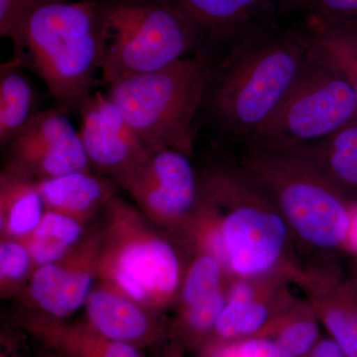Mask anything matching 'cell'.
I'll list each match as a JSON object with an SVG mask.
<instances>
[{
	"mask_svg": "<svg viewBox=\"0 0 357 357\" xmlns=\"http://www.w3.org/2000/svg\"><path fill=\"white\" fill-rule=\"evenodd\" d=\"M309 52L297 31L251 32L218 62L206 91L211 119L225 135L250 139L299 79Z\"/></svg>",
	"mask_w": 357,
	"mask_h": 357,
	"instance_id": "obj_1",
	"label": "cell"
},
{
	"mask_svg": "<svg viewBox=\"0 0 357 357\" xmlns=\"http://www.w3.org/2000/svg\"><path fill=\"white\" fill-rule=\"evenodd\" d=\"M109 41L102 0H51L27 28L29 64L67 112H79L102 70Z\"/></svg>",
	"mask_w": 357,
	"mask_h": 357,
	"instance_id": "obj_2",
	"label": "cell"
},
{
	"mask_svg": "<svg viewBox=\"0 0 357 357\" xmlns=\"http://www.w3.org/2000/svg\"><path fill=\"white\" fill-rule=\"evenodd\" d=\"M218 63L215 54L199 51L164 69L121 77L107 84V96L150 151L189 154L195 119Z\"/></svg>",
	"mask_w": 357,
	"mask_h": 357,
	"instance_id": "obj_3",
	"label": "cell"
},
{
	"mask_svg": "<svg viewBox=\"0 0 357 357\" xmlns=\"http://www.w3.org/2000/svg\"><path fill=\"white\" fill-rule=\"evenodd\" d=\"M98 277L102 285L146 309L165 305L178 285L175 251L142 211L114 195L105 206Z\"/></svg>",
	"mask_w": 357,
	"mask_h": 357,
	"instance_id": "obj_4",
	"label": "cell"
},
{
	"mask_svg": "<svg viewBox=\"0 0 357 357\" xmlns=\"http://www.w3.org/2000/svg\"><path fill=\"white\" fill-rule=\"evenodd\" d=\"M109 30L102 82L164 69L204 51L196 28L169 0H102Z\"/></svg>",
	"mask_w": 357,
	"mask_h": 357,
	"instance_id": "obj_5",
	"label": "cell"
},
{
	"mask_svg": "<svg viewBox=\"0 0 357 357\" xmlns=\"http://www.w3.org/2000/svg\"><path fill=\"white\" fill-rule=\"evenodd\" d=\"M356 119L357 100L351 86L309 52L299 79L278 109L251 136V145L270 149L304 146Z\"/></svg>",
	"mask_w": 357,
	"mask_h": 357,
	"instance_id": "obj_6",
	"label": "cell"
},
{
	"mask_svg": "<svg viewBox=\"0 0 357 357\" xmlns=\"http://www.w3.org/2000/svg\"><path fill=\"white\" fill-rule=\"evenodd\" d=\"M65 109L39 110L4 146L3 172L33 182L77 172H91L79 131Z\"/></svg>",
	"mask_w": 357,
	"mask_h": 357,
	"instance_id": "obj_7",
	"label": "cell"
},
{
	"mask_svg": "<svg viewBox=\"0 0 357 357\" xmlns=\"http://www.w3.org/2000/svg\"><path fill=\"white\" fill-rule=\"evenodd\" d=\"M188 154L164 148L150 152L117 181L152 222H171L192 210L199 197L196 173Z\"/></svg>",
	"mask_w": 357,
	"mask_h": 357,
	"instance_id": "obj_8",
	"label": "cell"
},
{
	"mask_svg": "<svg viewBox=\"0 0 357 357\" xmlns=\"http://www.w3.org/2000/svg\"><path fill=\"white\" fill-rule=\"evenodd\" d=\"M79 114V136L91 167L112 176L115 182L151 152L107 95L91 93Z\"/></svg>",
	"mask_w": 357,
	"mask_h": 357,
	"instance_id": "obj_9",
	"label": "cell"
},
{
	"mask_svg": "<svg viewBox=\"0 0 357 357\" xmlns=\"http://www.w3.org/2000/svg\"><path fill=\"white\" fill-rule=\"evenodd\" d=\"M100 234H93L57 261L36 268L29 296L45 317L63 319L86 305L98 277Z\"/></svg>",
	"mask_w": 357,
	"mask_h": 357,
	"instance_id": "obj_10",
	"label": "cell"
},
{
	"mask_svg": "<svg viewBox=\"0 0 357 357\" xmlns=\"http://www.w3.org/2000/svg\"><path fill=\"white\" fill-rule=\"evenodd\" d=\"M222 232L232 269L249 275L269 269L276 262L286 227L278 215L244 206L225 218Z\"/></svg>",
	"mask_w": 357,
	"mask_h": 357,
	"instance_id": "obj_11",
	"label": "cell"
},
{
	"mask_svg": "<svg viewBox=\"0 0 357 357\" xmlns=\"http://www.w3.org/2000/svg\"><path fill=\"white\" fill-rule=\"evenodd\" d=\"M86 323L110 340L141 347L156 340V325L146 307L100 284L89 294Z\"/></svg>",
	"mask_w": 357,
	"mask_h": 357,
	"instance_id": "obj_12",
	"label": "cell"
},
{
	"mask_svg": "<svg viewBox=\"0 0 357 357\" xmlns=\"http://www.w3.org/2000/svg\"><path fill=\"white\" fill-rule=\"evenodd\" d=\"M21 325L62 357H143L139 347L105 337L86 321L67 324L30 314L22 319Z\"/></svg>",
	"mask_w": 357,
	"mask_h": 357,
	"instance_id": "obj_13",
	"label": "cell"
},
{
	"mask_svg": "<svg viewBox=\"0 0 357 357\" xmlns=\"http://www.w3.org/2000/svg\"><path fill=\"white\" fill-rule=\"evenodd\" d=\"M114 178L98 177L91 172H77L37 183L46 210L88 222L114 195Z\"/></svg>",
	"mask_w": 357,
	"mask_h": 357,
	"instance_id": "obj_14",
	"label": "cell"
},
{
	"mask_svg": "<svg viewBox=\"0 0 357 357\" xmlns=\"http://www.w3.org/2000/svg\"><path fill=\"white\" fill-rule=\"evenodd\" d=\"M196 28L206 45L227 43L243 31L249 21L267 6L268 0H169Z\"/></svg>",
	"mask_w": 357,
	"mask_h": 357,
	"instance_id": "obj_15",
	"label": "cell"
},
{
	"mask_svg": "<svg viewBox=\"0 0 357 357\" xmlns=\"http://www.w3.org/2000/svg\"><path fill=\"white\" fill-rule=\"evenodd\" d=\"M307 51L342 75L357 100V35L342 23L307 18L297 31Z\"/></svg>",
	"mask_w": 357,
	"mask_h": 357,
	"instance_id": "obj_16",
	"label": "cell"
},
{
	"mask_svg": "<svg viewBox=\"0 0 357 357\" xmlns=\"http://www.w3.org/2000/svg\"><path fill=\"white\" fill-rule=\"evenodd\" d=\"M46 208L38 185L2 172L0 176V229L2 238L23 241L36 229Z\"/></svg>",
	"mask_w": 357,
	"mask_h": 357,
	"instance_id": "obj_17",
	"label": "cell"
},
{
	"mask_svg": "<svg viewBox=\"0 0 357 357\" xmlns=\"http://www.w3.org/2000/svg\"><path fill=\"white\" fill-rule=\"evenodd\" d=\"M23 67L6 62L0 68V144L6 146L39 112L36 96Z\"/></svg>",
	"mask_w": 357,
	"mask_h": 357,
	"instance_id": "obj_18",
	"label": "cell"
},
{
	"mask_svg": "<svg viewBox=\"0 0 357 357\" xmlns=\"http://www.w3.org/2000/svg\"><path fill=\"white\" fill-rule=\"evenodd\" d=\"M287 150L319 160L338 185L357 195V119L324 139Z\"/></svg>",
	"mask_w": 357,
	"mask_h": 357,
	"instance_id": "obj_19",
	"label": "cell"
},
{
	"mask_svg": "<svg viewBox=\"0 0 357 357\" xmlns=\"http://www.w3.org/2000/svg\"><path fill=\"white\" fill-rule=\"evenodd\" d=\"M83 234L84 223L46 210L36 229L20 241L29 251L35 270L67 255L81 243Z\"/></svg>",
	"mask_w": 357,
	"mask_h": 357,
	"instance_id": "obj_20",
	"label": "cell"
},
{
	"mask_svg": "<svg viewBox=\"0 0 357 357\" xmlns=\"http://www.w3.org/2000/svg\"><path fill=\"white\" fill-rule=\"evenodd\" d=\"M51 0H0V36L13 43V57L8 64L28 67L26 53L27 28L33 13L45 2Z\"/></svg>",
	"mask_w": 357,
	"mask_h": 357,
	"instance_id": "obj_21",
	"label": "cell"
},
{
	"mask_svg": "<svg viewBox=\"0 0 357 357\" xmlns=\"http://www.w3.org/2000/svg\"><path fill=\"white\" fill-rule=\"evenodd\" d=\"M220 261L213 255L199 257L185 280L183 301L185 309L201 306L222 297L220 291Z\"/></svg>",
	"mask_w": 357,
	"mask_h": 357,
	"instance_id": "obj_22",
	"label": "cell"
},
{
	"mask_svg": "<svg viewBox=\"0 0 357 357\" xmlns=\"http://www.w3.org/2000/svg\"><path fill=\"white\" fill-rule=\"evenodd\" d=\"M268 312L261 304L253 302L230 301L222 310L215 328L218 335L230 338L248 335L261 328Z\"/></svg>",
	"mask_w": 357,
	"mask_h": 357,
	"instance_id": "obj_23",
	"label": "cell"
},
{
	"mask_svg": "<svg viewBox=\"0 0 357 357\" xmlns=\"http://www.w3.org/2000/svg\"><path fill=\"white\" fill-rule=\"evenodd\" d=\"M34 270L25 244L15 239L2 238L0 244V285L1 293L13 291Z\"/></svg>",
	"mask_w": 357,
	"mask_h": 357,
	"instance_id": "obj_24",
	"label": "cell"
},
{
	"mask_svg": "<svg viewBox=\"0 0 357 357\" xmlns=\"http://www.w3.org/2000/svg\"><path fill=\"white\" fill-rule=\"evenodd\" d=\"M288 10L328 22H357V0H281Z\"/></svg>",
	"mask_w": 357,
	"mask_h": 357,
	"instance_id": "obj_25",
	"label": "cell"
},
{
	"mask_svg": "<svg viewBox=\"0 0 357 357\" xmlns=\"http://www.w3.org/2000/svg\"><path fill=\"white\" fill-rule=\"evenodd\" d=\"M326 324L345 356L357 357L356 312L333 309L326 314Z\"/></svg>",
	"mask_w": 357,
	"mask_h": 357,
	"instance_id": "obj_26",
	"label": "cell"
},
{
	"mask_svg": "<svg viewBox=\"0 0 357 357\" xmlns=\"http://www.w3.org/2000/svg\"><path fill=\"white\" fill-rule=\"evenodd\" d=\"M318 337V328L311 321H299L289 326L279 337L277 344L289 356H303L312 349Z\"/></svg>",
	"mask_w": 357,
	"mask_h": 357,
	"instance_id": "obj_27",
	"label": "cell"
},
{
	"mask_svg": "<svg viewBox=\"0 0 357 357\" xmlns=\"http://www.w3.org/2000/svg\"><path fill=\"white\" fill-rule=\"evenodd\" d=\"M241 357H292L278 344L264 340H252L245 342L239 351Z\"/></svg>",
	"mask_w": 357,
	"mask_h": 357,
	"instance_id": "obj_28",
	"label": "cell"
},
{
	"mask_svg": "<svg viewBox=\"0 0 357 357\" xmlns=\"http://www.w3.org/2000/svg\"><path fill=\"white\" fill-rule=\"evenodd\" d=\"M312 357H347L338 344L332 340L321 342L314 349Z\"/></svg>",
	"mask_w": 357,
	"mask_h": 357,
	"instance_id": "obj_29",
	"label": "cell"
},
{
	"mask_svg": "<svg viewBox=\"0 0 357 357\" xmlns=\"http://www.w3.org/2000/svg\"><path fill=\"white\" fill-rule=\"evenodd\" d=\"M230 301H236V302H252L253 294L249 286L245 284H239L234 289Z\"/></svg>",
	"mask_w": 357,
	"mask_h": 357,
	"instance_id": "obj_30",
	"label": "cell"
},
{
	"mask_svg": "<svg viewBox=\"0 0 357 357\" xmlns=\"http://www.w3.org/2000/svg\"><path fill=\"white\" fill-rule=\"evenodd\" d=\"M349 244L357 252V210L351 215V229H349Z\"/></svg>",
	"mask_w": 357,
	"mask_h": 357,
	"instance_id": "obj_31",
	"label": "cell"
},
{
	"mask_svg": "<svg viewBox=\"0 0 357 357\" xmlns=\"http://www.w3.org/2000/svg\"><path fill=\"white\" fill-rule=\"evenodd\" d=\"M0 357H20V356L14 351L13 345H8L2 342V349Z\"/></svg>",
	"mask_w": 357,
	"mask_h": 357,
	"instance_id": "obj_32",
	"label": "cell"
},
{
	"mask_svg": "<svg viewBox=\"0 0 357 357\" xmlns=\"http://www.w3.org/2000/svg\"><path fill=\"white\" fill-rule=\"evenodd\" d=\"M342 24L347 25L352 32L356 33L357 35V22L352 23H342Z\"/></svg>",
	"mask_w": 357,
	"mask_h": 357,
	"instance_id": "obj_33",
	"label": "cell"
},
{
	"mask_svg": "<svg viewBox=\"0 0 357 357\" xmlns=\"http://www.w3.org/2000/svg\"><path fill=\"white\" fill-rule=\"evenodd\" d=\"M44 357H62V356H59V354H57V356H44Z\"/></svg>",
	"mask_w": 357,
	"mask_h": 357,
	"instance_id": "obj_34",
	"label": "cell"
},
{
	"mask_svg": "<svg viewBox=\"0 0 357 357\" xmlns=\"http://www.w3.org/2000/svg\"><path fill=\"white\" fill-rule=\"evenodd\" d=\"M356 312V314H357V311Z\"/></svg>",
	"mask_w": 357,
	"mask_h": 357,
	"instance_id": "obj_35",
	"label": "cell"
},
{
	"mask_svg": "<svg viewBox=\"0 0 357 357\" xmlns=\"http://www.w3.org/2000/svg\"><path fill=\"white\" fill-rule=\"evenodd\" d=\"M62 1H64V0H62Z\"/></svg>",
	"mask_w": 357,
	"mask_h": 357,
	"instance_id": "obj_36",
	"label": "cell"
}]
</instances>
